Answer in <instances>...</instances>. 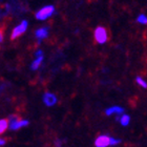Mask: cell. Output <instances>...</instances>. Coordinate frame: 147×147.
Masks as SVG:
<instances>
[{
	"label": "cell",
	"instance_id": "obj_4",
	"mask_svg": "<svg viewBox=\"0 0 147 147\" xmlns=\"http://www.w3.org/2000/svg\"><path fill=\"white\" fill-rule=\"evenodd\" d=\"M94 37H95L96 42L99 44H104L107 42L108 40V33L107 30L103 26H98L96 28L95 32H94Z\"/></svg>",
	"mask_w": 147,
	"mask_h": 147
},
{
	"label": "cell",
	"instance_id": "obj_8",
	"mask_svg": "<svg viewBox=\"0 0 147 147\" xmlns=\"http://www.w3.org/2000/svg\"><path fill=\"white\" fill-rule=\"evenodd\" d=\"M49 28L47 26H42V28H38L36 32H35V37L40 41L46 39L49 37Z\"/></svg>",
	"mask_w": 147,
	"mask_h": 147
},
{
	"label": "cell",
	"instance_id": "obj_16",
	"mask_svg": "<svg viewBox=\"0 0 147 147\" xmlns=\"http://www.w3.org/2000/svg\"><path fill=\"white\" fill-rule=\"evenodd\" d=\"M5 143H6L5 139H3V138H1V137H0V147L4 146V145H5Z\"/></svg>",
	"mask_w": 147,
	"mask_h": 147
},
{
	"label": "cell",
	"instance_id": "obj_13",
	"mask_svg": "<svg viewBox=\"0 0 147 147\" xmlns=\"http://www.w3.org/2000/svg\"><path fill=\"white\" fill-rule=\"evenodd\" d=\"M136 81H137V83H138L141 87H143V88H147V82L145 81V80L142 79L141 77H137V78H136Z\"/></svg>",
	"mask_w": 147,
	"mask_h": 147
},
{
	"label": "cell",
	"instance_id": "obj_11",
	"mask_svg": "<svg viewBox=\"0 0 147 147\" xmlns=\"http://www.w3.org/2000/svg\"><path fill=\"white\" fill-rule=\"evenodd\" d=\"M9 128V120L7 119H0V136L3 135L4 132Z\"/></svg>",
	"mask_w": 147,
	"mask_h": 147
},
{
	"label": "cell",
	"instance_id": "obj_15",
	"mask_svg": "<svg viewBox=\"0 0 147 147\" xmlns=\"http://www.w3.org/2000/svg\"><path fill=\"white\" fill-rule=\"evenodd\" d=\"M3 38H4V33H3V28H0V43H2Z\"/></svg>",
	"mask_w": 147,
	"mask_h": 147
},
{
	"label": "cell",
	"instance_id": "obj_2",
	"mask_svg": "<svg viewBox=\"0 0 147 147\" xmlns=\"http://www.w3.org/2000/svg\"><path fill=\"white\" fill-rule=\"evenodd\" d=\"M54 13H55V6L45 5L37 11L36 14H35V17H36L37 20L44 21V20H47L49 18H51L54 15Z\"/></svg>",
	"mask_w": 147,
	"mask_h": 147
},
{
	"label": "cell",
	"instance_id": "obj_9",
	"mask_svg": "<svg viewBox=\"0 0 147 147\" xmlns=\"http://www.w3.org/2000/svg\"><path fill=\"white\" fill-rule=\"evenodd\" d=\"M124 113V108L121 107V106H110V107L106 108L105 109V115L106 116H113V115H117V116H119V115H122Z\"/></svg>",
	"mask_w": 147,
	"mask_h": 147
},
{
	"label": "cell",
	"instance_id": "obj_6",
	"mask_svg": "<svg viewBox=\"0 0 147 147\" xmlns=\"http://www.w3.org/2000/svg\"><path fill=\"white\" fill-rule=\"evenodd\" d=\"M42 101L45 106H47V107H53V106H55V105L57 104L58 98H57V96H56L55 94H53V92H46L43 94Z\"/></svg>",
	"mask_w": 147,
	"mask_h": 147
},
{
	"label": "cell",
	"instance_id": "obj_1",
	"mask_svg": "<svg viewBox=\"0 0 147 147\" xmlns=\"http://www.w3.org/2000/svg\"><path fill=\"white\" fill-rule=\"evenodd\" d=\"M121 143V140L108 135H100L95 140V147H113Z\"/></svg>",
	"mask_w": 147,
	"mask_h": 147
},
{
	"label": "cell",
	"instance_id": "obj_5",
	"mask_svg": "<svg viewBox=\"0 0 147 147\" xmlns=\"http://www.w3.org/2000/svg\"><path fill=\"white\" fill-rule=\"evenodd\" d=\"M28 28V22L26 20H22L18 25H16L15 28H13L12 34H11V38L13 40H16L17 38H19L20 36L24 34L26 30Z\"/></svg>",
	"mask_w": 147,
	"mask_h": 147
},
{
	"label": "cell",
	"instance_id": "obj_10",
	"mask_svg": "<svg viewBox=\"0 0 147 147\" xmlns=\"http://www.w3.org/2000/svg\"><path fill=\"white\" fill-rule=\"evenodd\" d=\"M117 121H119L120 124L125 127V126L129 125V123H130V117L126 113H122V115L117 116Z\"/></svg>",
	"mask_w": 147,
	"mask_h": 147
},
{
	"label": "cell",
	"instance_id": "obj_3",
	"mask_svg": "<svg viewBox=\"0 0 147 147\" xmlns=\"http://www.w3.org/2000/svg\"><path fill=\"white\" fill-rule=\"evenodd\" d=\"M9 129L11 130H18L20 128H23L25 126H28L30 124L28 120L26 119H21L16 115H13L9 118Z\"/></svg>",
	"mask_w": 147,
	"mask_h": 147
},
{
	"label": "cell",
	"instance_id": "obj_12",
	"mask_svg": "<svg viewBox=\"0 0 147 147\" xmlns=\"http://www.w3.org/2000/svg\"><path fill=\"white\" fill-rule=\"evenodd\" d=\"M137 21L141 24H147V16L144 15V14H141L139 15V17L137 18Z\"/></svg>",
	"mask_w": 147,
	"mask_h": 147
},
{
	"label": "cell",
	"instance_id": "obj_7",
	"mask_svg": "<svg viewBox=\"0 0 147 147\" xmlns=\"http://www.w3.org/2000/svg\"><path fill=\"white\" fill-rule=\"evenodd\" d=\"M35 57L36 58L34 59V61L31 63V69L32 71H37L38 68L41 66L43 62V52L41 49H37L36 53H35Z\"/></svg>",
	"mask_w": 147,
	"mask_h": 147
},
{
	"label": "cell",
	"instance_id": "obj_14",
	"mask_svg": "<svg viewBox=\"0 0 147 147\" xmlns=\"http://www.w3.org/2000/svg\"><path fill=\"white\" fill-rule=\"evenodd\" d=\"M63 143H64V141L62 139H56L55 142H54V145H55V147H62Z\"/></svg>",
	"mask_w": 147,
	"mask_h": 147
}]
</instances>
